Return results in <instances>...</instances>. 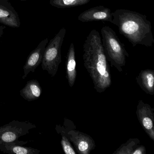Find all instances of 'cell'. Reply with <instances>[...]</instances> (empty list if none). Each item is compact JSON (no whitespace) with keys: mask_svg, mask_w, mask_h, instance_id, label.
<instances>
[{"mask_svg":"<svg viewBox=\"0 0 154 154\" xmlns=\"http://www.w3.org/2000/svg\"><path fill=\"white\" fill-rule=\"evenodd\" d=\"M66 78L70 87H73L76 78V60L73 43H71L67 52L66 62Z\"/></svg>","mask_w":154,"mask_h":154,"instance_id":"11","label":"cell"},{"mask_svg":"<svg viewBox=\"0 0 154 154\" xmlns=\"http://www.w3.org/2000/svg\"><path fill=\"white\" fill-rule=\"evenodd\" d=\"M42 92V88L38 81L32 80L27 82L25 87L20 90V94L25 100L30 102L38 99Z\"/></svg>","mask_w":154,"mask_h":154,"instance_id":"14","label":"cell"},{"mask_svg":"<svg viewBox=\"0 0 154 154\" xmlns=\"http://www.w3.org/2000/svg\"><path fill=\"white\" fill-rule=\"evenodd\" d=\"M136 81L141 90L147 94H154V71L151 69L142 70L136 77Z\"/></svg>","mask_w":154,"mask_h":154,"instance_id":"12","label":"cell"},{"mask_svg":"<svg viewBox=\"0 0 154 154\" xmlns=\"http://www.w3.org/2000/svg\"><path fill=\"white\" fill-rule=\"evenodd\" d=\"M146 150L145 146L143 145H138L134 149L132 154H146Z\"/></svg>","mask_w":154,"mask_h":154,"instance_id":"18","label":"cell"},{"mask_svg":"<svg viewBox=\"0 0 154 154\" xmlns=\"http://www.w3.org/2000/svg\"><path fill=\"white\" fill-rule=\"evenodd\" d=\"M139 122L146 134L154 141V109L145 103L142 100H139L136 110Z\"/></svg>","mask_w":154,"mask_h":154,"instance_id":"7","label":"cell"},{"mask_svg":"<svg viewBox=\"0 0 154 154\" xmlns=\"http://www.w3.org/2000/svg\"><path fill=\"white\" fill-rule=\"evenodd\" d=\"M6 29V26L0 25V38L2 37L4 34V29Z\"/></svg>","mask_w":154,"mask_h":154,"instance_id":"19","label":"cell"},{"mask_svg":"<svg viewBox=\"0 0 154 154\" xmlns=\"http://www.w3.org/2000/svg\"><path fill=\"white\" fill-rule=\"evenodd\" d=\"M83 59L94 89L99 93L104 92L111 85V73L103 50L101 37L96 29H92L85 41Z\"/></svg>","mask_w":154,"mask_h":154,"instance_id":"1","label":"cell"},{"mask_svg":"<svg viewBox=\"0 0 154 154\" xmlns=\"http://www.w3.org/2000/svg\"><path fill=\"white\" fill-rule=\"evenodd\" d=\"M111 23L117 26L120 35L128 39L133 47L142 45L150 47L154 43L151 22L146 16L127 9L112 12Z\"/></svg>","mask_w":154,"mask_h":154,"instance_id":"2","label":"cell"},{"mask_svg":"<svg viewBox=\"0 0 154 154\" xmlns=\"http://www.w3.org/2000/svg\"><path fill=\"white\" fill-rule=\"evenodd\" d=\"M36 126L29 121L13 120L0 127V144L9 142L27 144L28 141H20L19 138L29 133Z\"/></svg>","mask_w":154,"mask_h":154,"instance_id":"5","label":"cell"},{"mask_svg":"<svg viewBox=\"0 0 154 154\" xmlns=\"http://www.w3.org/2000/svg\"><path fill=\"white\" fill-rule=\"evenodd\" d=\"M78 20L82 22L107 21L111 23L112 16L111 10L102 6L91 8L79 15Z\"/></svg>","mask_w":154,"mask_h":154,"instance_id":"8","label":"cell"},{"mask_svg":"<svg viewBox=\"0 0 154 154\" xmlns=\"http://www.w3.org/2000/svg\"><path fill=\"white\" fill-rule=\"evenodd\" d=\"M140 144V140L138 138H130L125 143L122 144L112 154H132L137 146Z\"/></svg>","mask_w":154,"mask_h":154,"instance_id":"16","label":"cell"},{"mask_svg":"<svg viewBox=\"0 0 154 154\" xmlns=\"http://www.w3.org/2000/svg\"><path fill=\"white\" fill-rule=\"evenodd\" d=\"M102 43L108 62L119 72H122L128 53L123 43L121 42L115 31L109 26H105L101 29Z\"/></svg>","mask_w":154,"mask_h":154,"instance_id":"3","label":"cell"},{"mask_svg":"<svg viewBox=\"0 0 154 154\" xmlns=\"http://www.w3.org/2000/svg\"><path fill=\"white\" fill-rule=\"evenodd\" d=\"M48 42V38H45L29 54L23 67L24 75L22 76V79H26L30 72H34L38 66L41 63L44 52Z\"/></svg>","mask_w":154,"mask_h":154,"instance_id":"9","label":"cell"},{"mask_svg":"<svg viewBox=\"0 0 154 154\" xmlns=\"http://www.w3.org/2000/svg\"><path fill=\"white\" fill-rule=\"evenodd\" d=\"M24 143L9 142L0 144V151L9 154H39L40 150L23 146Z\"/></svg>","mask_w":154,"mask_h":154,"instance_id":"13","label":"cell"},{"mask_svg":"<svg viewBox=\"0 0 154 154\" xmlns=\"http://www.w3.org/2000/svg\"><path fill=\"white\" fill-rule=\"evenodd\" d=\"M66 29H61L46 46L42 59L41 66L52 77L56 75L62 62L61 48L65 36Z\"/></svg>","mask_w":154,"mask_h":154,"instance_id":"4","label":"cell"},{"mask_svg":"<svg viewBox=\"0 0 154 154\" xmlns=\"http://www.w3.org/2000/svg\"><path fill=\"white\" fill-rule=\"evenodd\" d=\"M55 130L57 132L60 134L62 137L61 144L64 153L66 154H76L77 152L73 147L71 141L66 137V133L60 128V125H57L56 126Z\"/></svg>","mask_w":154,"mask_h":154,"instance_id":"17","label":"cell"},{"mask_svg":"<svg viewBox=\"0 0 154 154\" xmlns=\"http://www.w3.org/2000/svg\"><path fill=\"white\" fill-rule=\"evenodd\" d=\"M21 1H27V0H20Z\"/></svg>","mask_w":154,"mask_h":154,"instance_id":"20","label":"cell"},{"mask_svg":"<svg viewBox=\"0 0 154 154\" xmlns=\"http://www.w3.org/2000/svg\"><path fill=\"white\" fill-rule=\"evenodd\" d=\"M60 127L74 146L77 153L80 154H89L95 149V141L90 135L76 130L75 129L68 131L67 132L63 128V126L60 125Z\"/></svg>","mask_w":154,"mask_h":154,"instance_id":"6","label":"cell"},{"mask_svg":"<svg viewBox=\"0 0 154 154\" xmlns=\"http://www.w3.org/2000/svg\"><path fill=\"white\" fill-rule=\"evenodd\" d=\"M91 0H50L51 6L57 8H66L88 4Z\"/></svg>","mask_w":154,"mask_h":154,"instance_id":"15","label":"cell"},{"mask_svg":"<svg viewBox=\"0 0 154 154\" xmlns=\"http://www.w3.org/2000/svg\"><path fill=\"white\" fill-rule=\"evenodd\" d=\"M0 23L12 28L20 26L18 14L8 0H0Z\"/></svg>","mask_w":154,"mask_h":154,"instance_id":"10","label":"cell"}]
</instances>
